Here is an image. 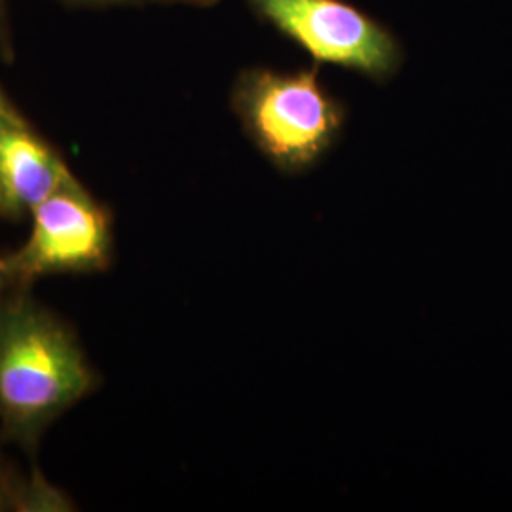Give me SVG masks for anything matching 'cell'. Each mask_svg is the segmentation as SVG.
I'll return each mask as SVG.
<instances>
[{"label":"cell","instance_id":"4","mask_svg":"<svg viewBox=\"0 0 512 512\" xmlns=\"http://www.w3.org/2000/svg\"><path fill=\"white\" fill-rule=\"evenodd\" d=\"M31 234L4 262L21 289L54 275L103 274L114 260V219L109 207L74 183L40 203Z\"/></svg>","mask_w":512,"mask_h":512},{"label":"cell","instance_id":"1","mask_svg":"<svg viewBox=\"0 0 512 512\" xmlns=\"http://www.w3.org/2000/svg\"><path fill=\"white\" fill-rule=\"evenodd\" d=\"M99 382L73 327L21 291L0 317V427L6 440L35 452L42 435Z\"/></svg>","mask_w":512,"mask_h":512},{"label":"cell","instance_id":"2","mask_svg":"<svg viewBox=\"0 0 512 512\" xmlns=\"http://www.w3.org/2000/svg\"><path fill=\"white\" fill-rule=\"evenodd\" d=\"M230 109L251 145L283 175H302L319 164L340 141L348 118L315 63L296 71H239Z\"/></svg>","mask_w":512,"mask_h":512},{"label":"cell","instance_id":"8","mask_svg":"<svg viewBox=\"0 0 512 512\" xmlns=\"http://www.w3.org/2000/svg\"><path fill=\"white\" fill-rule=\"evenodd\" d=\"M0 54H2L6 63H12L14 57H16L8 0H0Z\"/></svg>","mask_w":512,"mask_h":512},{"label":"cell","instance_id":"7","mask_svg":"<svg viewBox=\"0 0 512 512\" xmlns=\"http://www.w3.org/2000/svg\"><path fill=\"white\" fill-rule=\"evenodd\" d=\"M23 482L25 478L14 475V469L0 454V512H18Z\"/></svg>","mask_w":512,"mask_h":512},{"label":"cell","instance_id":"3","mask_svg":"<svg viewBox=\"0 0 512 512\" xmlns=\"http://www.w3.org/2000/svg\"><path fill=\"white\" fill-rule=\"evenodd\" d=\"M258 21L293 42L315 65H332L378 84L397 76L404 48L380 19L348 0H245Z\"/></svg>","mask_w":512,"mask_h":512},{"label":"cell","instance_id":"9","mask_svg":"<svg viewBox=\"0 0 512 512\" xmlns=\"http://www.w3.org/2000/svg\"><path fill=\"white\" fill-rule=\"evenodd\" d=\"M21 291H27V289H21L14 275L10 274L6 262H4V255H0V317L4 315L6 308L10 306V302L18 296Z\"/></svg>","mask_w":512,"mask_h":512},{"label":"cell","instance_id":"6","mask_svg":"<svg viewBox=\"0 0 512 512\" xmlns=\"http://www.w3.org/2000/svg\"><path fill=\"white\" fill-rule=\"evenodd\" d=\"M73 501L61 494L44 476L33 475L23 482L18 512L73 511Z\"/></svg>","mask_w":512,"mask_h":512},{"label":"cell","instance_id":"12","mask_svg":"<svg viewBox=\"0 0 512 512\" xmlns=\"http://www.w3.org/2000/svg\"><path fill=\"white\" fill-rule=\"evenodd\" d=\"M147 2H158V4H186L196 8H211L219 4L220 0H147Z\"/></svg>","mask_w":512,"mask_h":512},{"label":"cell","instance_id":"13","mask_svg":"<svg viewBox=\"0 0 512 512\" xmlns=\"http://www.w3.org/2000/svg\"><path fill=\"white\" fill-rule=\"evenodd\" d=\"M6 442V437H4V433H2V427H0V446Z\"/></svg>","mask_w":512,"mask_h":512},{"label":"cell","instance_id":"5","mask_svg":"<svg viewBox=\"0 0 512 512\" xmlns=\"http://www.w3.org/2000/svg\"><path fill=\"white\" fill-rule=\"evenodd\" d=\"M74 181L61 152L27 118L0 124V217L23 219Z\"/></svg>","mask_w":512,"mask_h":512},{"label":"cell","instance_id":"10","mask_svg":"<svg viewBox=\"0 0 512 512\" xmlns=\"http://www.w3.org/2000/svg\"><path fill=\"white\" fill-rule=\"evenodd\" d=\"M59 4L76 10H105V8H124V6H141L147 0H57Z\"/></svg>","mask_w":512,"mask_h":512},{"label":"cell","instance_id":"11","mask_svg":"<svg viewBox=\"0 0 512 512\" xmlns=\"http://www.w3.org/2000/svg\"><path fill=\"white\" fill-rule=\"evenodd\" d=\"M19 120H25V116L19 112L18 107L14 105V101L8 97V93L4 92V88L0 86V124L19 122Z\"/></svg>","mask_w":512,"mask_h":512}]
</instances>
